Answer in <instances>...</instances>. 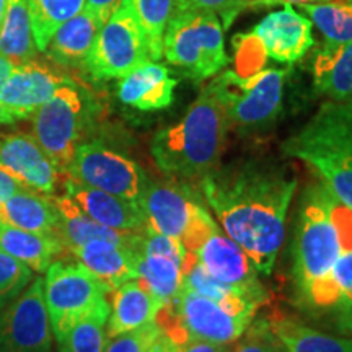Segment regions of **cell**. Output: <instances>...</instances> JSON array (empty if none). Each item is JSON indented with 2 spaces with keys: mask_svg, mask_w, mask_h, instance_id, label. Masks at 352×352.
I'll return each mask as SVG.
<instances>
[{
  "mask_svg": "<svg viewBox=\"0 0 352 352\" xmlns=\"http://www.w3.org/2000/svg\"><path fill=\"white\" fill-rule=\"evenodd\" d=\"M220 227L270 274L285 240V223L297 178L256 165L215 170L199 183Z\"/></svg>",
  "mask_w": 352,
  "mask_h": 352,
  "instance_id": "6da1fadb",
  "label": "cell"
},
{
  "mask_svg": "<svg viewBox=\"0 0 352 352\" xmlns=\"http://www.w3.org/2000/svg\"><path fill=\"white\" fill-rule=\"evenodd\" d=\"M230 126L214 87L206 85L182 121L153 135V162L170 179L199 184L219 168Z\"/></svg>",
  "mask_w": 352,
  "mask_h": 352,
  "instance_id": "7a4b0ae2",
  "label": "cell"
},
{
  "mask_svg": "<svg viewBox=\"0 0 352 352\" xmlns=\"http://www.w3.org/2000/svg\"><path fill=\"white\" fill-rule=\"evenodd\" d=\"M336 202L323 183L308 189L294 243V283L298 300L305 310L327 315L334 302L333 267L344 252Z\"/></svg>",
  "mask_w": 352,
  "mask_h": 352,
  "instance_id": "3957f363",
  "label": "cell"
},
{
  "mask_svg": "<svg viewBox=\"0 0 352 352\" xmlns=\"http://www.w3.org/2000/svg\"><path fill=\"white\" fill-rule=\"evenodd\" d=\"M285 155L302 160L341 204L352 209V98L329 100L283 144Z\"/></svg>",
  "mask_w": 352,
  "mask_h": 352,
  "instance_id": "277c9868",
  "label": "cell"
},
{
  "mask_svg": "<svg viewBox=\"0 0 352 352\" xmlns=\"http://www.w3.org/2000/svg\"><path fill=\"white\" fill-rule=\"evenodd\" d=\"M164 56L189 78L202 82L228 64L223 26L212 12H173L164 34Z\"/></svg>",
  "mask_w": 352,
  "mask_h": 352,
  "instance_id": "5b68a950",
  "label": "cell"
},
{
  "mask_svg": "<svg viewBox=\"0 0 352 352\" xmlns=\"http://www.w3.org/2000/svg\"><path fill=\"white\" fill-rule=\"evenodd\" d=\"M253 320L254 315L235 314L222 303L186 289H179L173 300L165 303L155 316L162 333L176 344L188 340L232 344Z\"/></svg>",
  "mask_w": 352,
  "mask_h": 352,
  "instance_id": "8992f818",
  "label": "cell"
},
{
  "mask_svg": "<svg viewBox=\"0 0 352 352\" xmlns=\"http://www.w3.org/2000/svg\"><path fill=\"white\" fill-rule=\"evenodd\" d=\"M138 202L147 228L178 239L186 252L196 250L217 223L188 183L148 182Z\"/></svg>",
  "mask_w": 352,
  "mask_h": 352,
  "instance_id": "52a82bcc",
  "label": "cell"
},
{
  "mask_svg": "<svg viewBox=\"0 0 352 352\" xmlns=\"http://www.w3.org/2000/svg\"><path fill=\"white\" fill-rule=\"evenodd\" d=\"M285 69H264L250 76L226 70L210 82L230 124L256 127L271 122L279 113L284 96Z\"/></svg>",
  "mask_w": 352,
  "mask_h": 352,
  "instance_id": "ba28073f",
  "label": "cell"
},
{
  "mask_svg": "<svg viewBox=\"0 0 352 352\" xmlns=\"http://www.w3.org/2000/svg\"><path fill=\"white\" fill-rule=\"evenodd\" d=\"M33 138L60 171L72 164L88 122L85 96L72 80L56 90L41 108L33 113Z\"/></svg>",
  "mask_w": 352,
  "mask_h": 352,
  "instance_id": "9c48e42d",
  "label": "cell"
},
{
  "mask_svg": "<svg viewBox=\"0 0 352 352\" xmlns=\"http://www.w3.org/2000/svg\"><path fill=\"white\" fill-rule=\"evenodd\" d=\"M52 334L59 341L76 321L108 302L109 290L80 263L54 261L43 279Z\"/></svg>",
  "mask_w": 352,
  "mask_h": 352,
  "instance_id": "30bf717a",
  "label": "cell"
},
{
  "mask_svg": "<svg viewBox=\"0 0 352 352\" xmlns=\"http://www.w3.org/2000/svg\"><path fill=\"white\" fill-rule=\"evenodd\" d=\"M147 60H152L147 39L127 0H121L100 28L83 67L96 80H109L127 76Z\"/></svg>",
  "mask_w": 352,
  "mask_h": 352,
  "instance_id": "8fae6325",
  "label": "cell"
},
{
  "mask_svg": "<svg viewBox=\"0 0 352 352\" xmlns=\"http://www.w3.org/2000/svg\"><path fill=\"white\" fill-rule=\"evenodd\" d=\"M65 173L85 186L135 202L140 199L148 183L138 162L101 140L78 145Z\"/></svg>",
  "mask_w": 352,
  "mask_h": 352,
  "instance_id": "7c38bea8",
  "label": "cell"
},
{
  "mask_svg": "<svg viewBox=\"0 0 352 352\" xmlns=\"http://www.w3.org/2000/svg\"><path fill=\"white\" fill-rule=\"evenodd\" d=\"M52 336L43 279L34 277L15 300L0 308V352H50Z\"/></svg>",
  "mask_w": 352,
  "mask_h": 352,
  "instance_id": "4fadbf2b",
  "label": "cell"
},
{
  "mask_svg": "<svg viewBox=\"0 0 352 352\" xmlns=\"http://www.w3.org/2000/svg\"><path fill=\"white\" fill-rule=\"evenodd\" d=\"M197 261L206 271L220 283L233 285L248 292L266 296V290L258 279V270L243 250L222 232L217 223L196 250H192Z\"/></svg>",
  "mask_w": 352,
  "mask_h": 352,
  "instance_id": "5bb4252c",
  "label": "cell"
},
{
  "mask_svg": "<svg viewBox=\"0 0 352 352\" xmlns=\"http://www.w3.org/2000/svg\"><path fill=\"white\" fill-rule=\"evenodd\" d=\"M252 36L264 54L283 64L297 63L315 44L311 21L292 6L267 13L254 26Z\"/></svg>",
  "mask_w": 352,
  "mask_h": 352,
  "instance_id": "9a60e30c",
  "label": "cell"
},
{
  "mask_svg": "<svg viewBox=\"0 0 352 352\" xmlns=\"http://www.w3.org/2000/svg\"><path fill=\"white\" fill-rule=\"evenodd\" d=\"M65 82H69L67 77L33 60L13 65L10 76L0 87V104L15 120L32 118Z\"/></svg>",
  "mask_w": 352,
  "mask_h": 352,
  "instance_id": "2e32d148",
  "label": "cell"
},
{
  "mask_svg": "<svg viewBox=\"0 0 352 352\" xmlns=\"http://www.w3.org/2000/svg\"><path fill=\"white\" fill-rule=\"evenodd\" d=\"M0 166L23 186L43 195L56 191L63 173L28 134H10L0 140Z\"/></svg>",
  "mask_w": 352,
  "mask_h": 352,
  "instance_id": "e0dca14e",
  "label": "cell"
},
{
  "mask_svg": "<svg viewBox=\"0 0 352 352\" xmlns=\"http://www.w3.org/2000/svg\"><path fill=\"white\" fill-rule=\"evenodd\" d=\"M64 186L65 195L100 226L126 233H144L147 228L139 202L85 186L69 176Z\"/></svg>",
  "mask_w": 352,
  "mask_h": 352,
  "instance_id": "ac0fdd59",
  "label": "cell"
},
{
  "mask_svg": "<svg viewBox=\"0 0 352 352\" xmlns=\"http://www.w3.org/2000/svg\"><path fill=\"white\" fill-rule=\"evenodd\" d=\"M176 78L157 60H147L131 70L118 83V98L139 111H160L175 100Z\"/></svg>",
  "mask_w": 352,
  "mask_h": 352,
  "instance_id": "d6986e66",
  "label": "cell"
},
{
  "mask_svg": "<svg viewBox=\"0 0 352 352\" xmlns=\"http://www.w3.org/2000/svg\"><path fill=\"white\" fill-rule=\"evenodd\" d=\"M138 246V245H135ZM135 246L118 245L108 240H91L70 250L77 261L107 285L109 294L127 280L138 279Z\"/></svg>",
  "mask_w": 352,
  "mask_h": 352,
  "instance_id": "ffe728a7",
  "label": "cell"
},
{
  "mask_svg": "<svg viewBox=\"0 0 352 352\" xmlns=\"http://www.w3.org/2000/svg\"><path fill=\"white\" fill-rule=\"evenodd\" d=\"M164 307L158 298L139 279H131L114 289L109 302L108 338L132 331L144 324L155 321V316Z\"/></svg>",
  "mask_w": 352,
  "mask_h": 352,
  "instance_id": "44dd1931",
  "label": "cell"
},
{
  "mask_svg": "<svg viewBox=\"0 0 352 352\" xmlns=\"http://www.w3.org/2000/svg\"><path fill=\"white\" fill-rule=\"evenodd\" d=\"M54 202L57 212H59L57 236L63 241L67 252L91 240H108L113 241V243L126 246H135L139 243L142 233L118 232L100 226L94 219L88 217L67 195L54 197Z\"/></svg>",
  "mask_w": 352,
  "mask_h": 352,
  "instance_id": "7402d4cb",
  "label": "cell"
},
{
  "mask_svg": "<svg viewBox=\"0 0 352 352\" xmlns=\"http://www.w3.org/2000/svg\"><path fill=\"white\" fill-rule=\"evenodd\" d=\"M314 85L329 100L352 98V39L344 44L323 43L311 64Z\"/></svg>",
  "mask_w": 352,
  "mask_h": 352,
  "instance_id": "603a6c76",
  "label": "cell"
},
{
  "mask_svg": "<svg viewBox=\"0 0 352 352\" xmlns=\"http://www.w3.org/2000/svg\"><path fill=\"white\" fill-rule=\"evenodd\" d=\"M0 220L28 232L57 235L59 212L54 197L23 188L0 204Z\"/></svg>",
  "mask_w": 352,
  "mask_h": 352,
  "instance_id": "cb8c5ba5",
  "label": "cell"
},
{
  "mask_svg": "<svg viewBox=\"0 0 352 352\" xmlns=\"http://www.w3.org/2000/svg\"><path fill=\"white\" fill-rule=\"evenodd\" d=\"M0 248L36 272H46L57 256L67 252L57 235L28 232L8 226L2 220H0Z\"/></svg>",
  "mask_w": 352,
  "mask_h": 352,
  "instance_id": "d4e9b609",
  "label": "cell"
},
{
  "mask_svg": "<svg viewBox=\"0 0 352 352\" xmlns=\"http://www.w3.org/2000/svg\"><path fill=\"white\" fill-rule=\"evenodd\" d=\"M101 26L94 13L83 7L80 13L56 30L44 52L60 65H83Z\"/></svg>",
  "mask_w": 352,
  "mask_h": 352,
  "instance_id": "484cf974",
  "label": "cell"
},
{
  "mask_svg": "<svg viewBox=\"0 0 352 352\" xmlns=\"http://www.w3.org/2000/svg\"><path fill=\"white\" fill-rule=\"evenodd\" d=\"M271 328L283 352H352L351 336H334L289 316H272Z\"/></svg>",
  "mask_w": 352,
  "mask_h": 352,
  "instance_id": "4316f807",
  "label": "cell"
},
{
  "mask_svg": "<svg viewBox=\"0 0 352 352\" xmlns=\"http://www.w3.org/2000/svg\"><path fill=\"white\" fill-rule=\"evenodd\" d=\"M36 51L28 0H7L6 19L0 28V54L13 65H20L33 60Z\"/></svg>",
  "mask_w": 352,
  "mask_h": 352,
  "instance_id": "83f0119b",
  "label": "cell"
},
{
  "mask_svg": "<svg viewBox=\"0 0 352 352\" xmlns=\"http://www.w3.org/2000/svg\"><path fill=\"white\" fill-rule=\"evenodd\" d=\"M135 270H138V279L164 305L173 300L182 289L183 263L178 259L166 256V254L147 253L138 250Z\"/></svg>",
  "mask_w": 352,
  "mask_h": 352,
  "instance_id": "f1b7e54d",
  "label": "cell"
},
{
  "mask_svg": "<svg viewBox=\"0 0 352 352\" xmlns=\"http://www.w3.org/2000/svg\"><path fill=\"white\" fill-rule=\"evenodd\" d=\"M300 10L320 30L327 44H344L352 39V0L302 3Z\"/></svg>",
  "mask_w": 352,
  "mask_h": 352,
  "instance_id": "f546056e",
  "label": "cell"
},
{
  "mask_svg": "<svg viewBox=\"0 0 352 352\" xmlns=\"http://www.w3.org/2000/svg\"><path fill=\"white\" fill-rule=\"evenodd\" d=\"M83 7L85 0H28L30 20L38 51H46L56 30L80 13Z\"/></svg>",
  "mask_w": 352,
  "mask_h": 352,
  "instance_id": "4dcf8cb0",
  "label": "cell"
},
{
  "mask_svg": "<svg viewBox=\"0 0 352 352\" xmlns=\"http://www.w3.org/2000/svg\"><path fill=\"white\" fill-rule=\"evenodd\" d=\"M109 302L103 303L70 327L57 341L60 352H104L108 342Z\"/></svg>",
  "mask_w": 352,
  "mask_h": 352,
  "instance_id": "1f68e13d",
  "label": "cell"
},
{
  "mask_svg": "<svg viewBox=\"0 0 352 352\" xmlns=\"http://www.w3.org/2000/svg\"><path fill=\"white\" fill-rule=\"evenodd\" d=\"M144 36L152 60L164 57V34L173 13L175 0H127Z\"/></svg>",
  "mask_w": 352,
  "mask_h": 352,
  "instance_id": "d6a6232c",
  "label": "cell"
},
{
  "mask_svg": "<svg viewBox=\"0 0 352 352\" xmlns=\"http://www.w3.org/2000/svg\"><path fill=\"white\" fill-rule=\"evenodd\" d=\"M334 302L328 315L341 336L352 338V248L344 250L333 267Z\"/></svg>",
  "mask_w": 352,
  "mask_h": 352,
  "instance_id": "836d02e7",
  "label": "cell"
},
{
  "mask_svg": "<svg viewBox=\"0 0 352 352\" xmlns=\"http://www.w3.org/2000/svg\"><path fill=\"white\" fill-rule=\"evenodd\" d=\"M33 279V270L0 248V308L15 300Z\"/></svg>",
  "mask_w": 352,
  "mask_h": 352,
  "instance_id": "e575fe53",
  "label": "cell"
},
{
  "mask_svg": "<svg viewBox=\"0 0 352 352\" xmlns=\"http://www.w3.org/2000/svg\"><path fill=\"white\" fill-rule=\"evenodd\" d=\"M230 352H283V347L272 331L270 318H258L250 323L239 340L232 342Z\"/></svg>",
  "mask_w": 352,
  "mask_h": 352,
  "instance_id": "d590c367",
  "label": "cell"
},
{
  "mask_svg": "<svg viewBox=\"0 0 352 352\" xmlns=\"http://www.w3.org/2000/svg\"><path fill=\"white\" fill-rule=\"evenodd\" d=\"M160 334V327L155 321H152L132 331L109 338L104 352H147Z\"/></svg>",
  "mask_w": 352,
  "mask_h": 352,
  "instance_id": "8d00e7d4",
  "label": "cell"
},
{
  "mask_svg": "<svg viewBox=\"0 0 352 352\" xmlns=\"http://www.w3.org/2000/svg\"><path fill=\"white\" fill-rule=\"evenodd\" d=\"M243 8H248L246 0H175L173 12H212L220 15L222 26L227 30Z\"/></svg>",
  "mask_w": 352,
  "mask_h": 352,
  "instance_id": "74e56055",
  "label": "cell"
},
{
  "mask_svg": "<svg viewBox=\"0 0 352 352\" xmlns=\"http://www.w3.org/2000/svg\"><path fill=\"white\" fill-rule=\"evenodd\" d=\"M120 3L121 0H85V8L94 13L101 25H104Z\"/></svg>",
  "mask_w": 352,
  "mask_h": 352,
  "instance_id": "f35d334b",
  "label": "cell"
},
{
  "mask_svg": "<svg viewBox=\"0 0 352 352\" xmlns=\"http://www.w3.org/2000/svg\"><path fill=\"white\" fill-rule=\"evenodd\" d=\"M178 352H230V344L206 340H188L178 344Z\"/></svg>",
  "mask_w": 352,
  "mask_h": 352,
  "instance_id": "ab89813d",
  "label": "cell"
},
{
  "mask_svg": "<svg viewBox=\"0 0 352 352\" xmlns=\"http://www.w3.org/2000/svg\"><path fill=\"white\" fill-rule=\"evenodd\" d=\"M23 188L26 186H23L15 176H12L7 170H3L0 166V204Z\"/></svg>",
  "mask_w": 352,
  "mask_h": 352,
  "instance_id": "60d3db41",
  "label": "cell"
},
{
  "mask_svg": "<svg viewBox=\"0 0 352 352\" xmlns=\"http://www.w3.org/2000/svg\"><path fill=\"white\" fill-rule=\"evenodd\" d=\"M147 352H178V344L165 333H162Z\"/></svg>",
  "mask_w": 352,
  "mask_h": 352,
  "instance_id": "b9f144b4",
  "label": "cell"
},
{
  "mask_svg": "<svg viewBox=\"0 0 352 352\" xmlns=\"http://www.w3.org/2000/svg\"><path fill=\"white\" fill-rule=\"evenodd\" d=\"M315 2H327V0H264L258 7H271V6H302V3H315Z\"/></svg>",
  "mask_w": 352,
  "mask_h": 352,
  "instance_id": "7bdbcfd3",
  "label": "cell"
},
{
  "mask_svg": "<svg viewBox=\"0 0 352 352\" xmlns=\"http://www.w3.org/2000/svg\"><path fill=\"white\" fill-rule=\"evenodd\" d=\"M12 69H13V64L10 63V60L0 54V87H2V83L7 80V77L10 76Z\"/></svg>",
  "mask_w": 352,
  "mask_h": 352,
  "instance_id": "ee69618b",
  "label": "cell"
},
{
  "mask_svg": "<svg viewBox=\"0 0 352 352\" xmlns=\"http://www.w3.org/2000/svg\"><path fill=\"white\" fill-rule=\"evenodd\" d=\"M13 121H15V118H13L12 114L7 111V109L3 108L2 104H0V126H2V124H12Z\"/></svg>",
  "mask_w": 352,
  "mask_h": 352,
  "instance_id": "f6af8a7d",
  "label": "cell"
},
{
  "mask_svg": "<svg viewBox=\"0 0 352 352\" xmlns=\"http://www.w3.org/2000/svg\"><path fill=\"white\" fill-rule=\"evenodd\" d=\"M6 12H7V0H0V28H2L3 19H6Z\"/></svg>",
  "mask_w": 352,
  "mask_h": 352,
  "instance_id": "bcb514c9",
  "label": "cell"
},
{
  "mask_svg": "<svg viewBox=\"0 0 352 352\" xmlns=\"http://www.w3.org/2000/svg\"><path fill=\"white\" fill-rule=\"evenodd\" d=\"M261 2H264V0H246L248 7H258Z\"/></svg>",
  "mask_w": 352,
  "mask_h": 352,
  "instance_id": "7dc6e473",
  "label": "cell"
}]
</instances>
